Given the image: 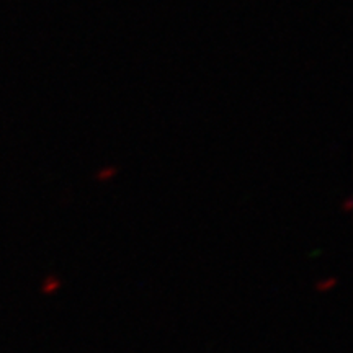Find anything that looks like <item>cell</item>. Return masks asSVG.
Returning <instances> with one entry per match:
<instances>
[{"instance_id": "6da1fadb", "label": "cell", "mask_w": 353, "mask_h": 353, "mask_svg": "<svg viewBox=\"0 0 353 353\" xmlns=\"http://www.w3.org/2000/svg\"><path fill=\"white\" fill-rule=\"evenodd\" d=\"M117 174H118L117 167H103V169H100L99 172H97L95 179L99 180L100 183H105V182H110L113 176H117Z\"/></svg>"}, {"instance_id": "7a4b0ae2", "label": "cell", "mask_w": 353, "mask_h": 353, "mask_svg": "<svg viewBox=\"0 0 353 353\" xmlns=\"http://www.w3.org/2000/svg\"><path fill=\"white\" fill-rule=\"evenodd\" d=\"M352 210V200H347L345 203V211H350Z\"/></svg>"}]
</instances>
